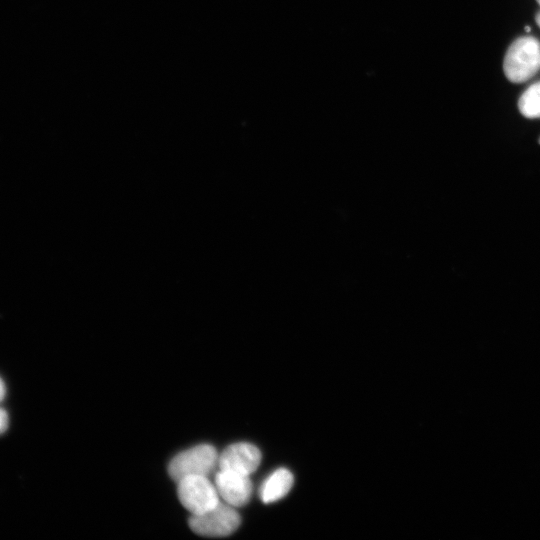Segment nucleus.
<instances>
[{
  "label": "nucleus",
  "mask_w": 540,
  "mask_h": 540,
  "mask_svg": "<svg viewBox=\"0 0 540 540\" xmlns=\"http://www.w3.org/2000/svg\"><path fill=\"white\" fill-rule=\"evenodd\" d=\"M540 68V43L534 37H520L508 48L503 70L508 80L522 83L532 78Z\"/></svg>",
  "instance_id": "1"
},
{
  "label": "nucleus",
  "mask_w": 540,
  "mask_h": 540,
  "mask_svg": "<svg viewBox=\"0 0 540 540\" xmlns=\"http://www.w3.org/2000/svg\"><path fill=\"white\" fill-rule=\"evenodd\" d=\"M9 425V417L5 409L0 407V435L3 434Z\"/></svg>",
  "instance_id": "9"
},
{
  "label": "nucleus",
  "mask_w": 540,
  "mask_h": 540,
  "mask_svg": "<svg viewBox=\"0 0 540 540\" xmlns=\"http://www.w3.org/2000/svg\"><path fill=\"white\" fill-rule=\"evenodd\" d=\"M177 483L178 498L191 515L203 513L220 502L215 484L207 476H189Z\"/></svg>",
  "instance_id": "4"
},
{
  "label": "nucleus",
  "mask_w": 540,
  "mask_h": 540,
  "mask_svg": "<svg viewBox=\"0 0 540 540\" xmlns=\"http://www.w3.org/2000/svg\"><path fill=\"white\" fill-rule=\"evenodd\" d=\"M536 22H537V24H538L539 27H540V13H539V14L537 15V17H536Z\"/></svg>",
  "instance_id": "11"
},
{
  "label": "nucleus",
  "mask_w": 540,
  "mask_h": 540,
  "mask_svg": "<svg viewBox=\"0 0 540 540\" xmlns=\"http://www.w3.org/2000/svg\"><path fill=\"white\" fill-rule=\"evenodd\" d=\"M260 462V450L255 445L245 442L228 446L218 457L219 469L246 475L253 473Z\"/></svg>",
  "instance_id": "6"
},
{
  "label": "nucleus",
  "mask_w": 540,
  "mask_h": 540,
  "mask_svg": "<svg viewBox=\"0 0 540 540\" xmlns=\"http://www.w3.org/2000/svg\"><path fill=\"white\" fill-rule=\"evenodd\" d=\"M241 519L235 507L219 502L213 508L191 515V530L205 537H224L233 533L240 525Z\"/></svg>",
  "instance_id": "3"
},
{
  "label": "nucleus",
  "mask_w": 540,
  "mask_h": 540,
  "mask_svg": "<svg viewBox=\"0 0 540 540\" xmlns=\"http://www.w3.org/2000/svg\"><path fill=\"white\" fill-rule=\"evenodd\" d=\"M521 114L527 118H540V82L528 87L518 101Z\"/></svg>",
  "instance_id": "8"
},
{
  "label": "nucleus",
  "mask_w": 540,
  "mask_h": 540,
  "mask_svg": "<svg viewBox=\"0 0 540 540\" xmlns=\"http://www.w3.org/2000/svg\"><path fill=\"white\" fill-rule=\"evenodd\" d=\"M293 475L280 468L271 473L260 488V497L264 503H271L283 498L292 488Z\"/></svg>",
  "instance_id": "7"
},
{
  "label": "nucleus",
  "mask_w": 540,
  "mask_h": 540,
  "mask_svg": "<svg viewBox=\"0 0 540 540\" xmlns=\"http://www.w3.org/2000/svg\"><path fill=\"white\" fill-rule=\"evenodd\" d=\"M6 395V386L3 379L0 377V403L4 400Z\"/></svg>",
  "instance_id": "10"
},
{
  "label": "nucleus",
  "mask_w": 540,
  "mask_h": 540,
  "mask_svg": "<svg viewBox=\"0 0 540 540\" xmlns=\"http://www.w3.org/2000/svg\"><path fill=\"white\" fill-rule=\"evenodd\" d=\"M218 457L213 446L197 445L177 454L168 465V473L176 482L189 476H208L218 466Z\"/></svg>",
  "instance_id": "2"
},
{
  "label": "nucleus",
  "mask_w": 540,
  "mask_h": 540,
  "mask_svg": "<svg viewBox=\"0 0 540 540\" xmlns=\"http://www.w3.org/2000/svg\"><path fill=\"white\" fill-rule=\"evenodd\" d=\"M537 1H538V3L540 4V0H537Z\"/></svg>",
  "instance_id": "12"
},
{
  "label": "nucleus",
  "mask_w": 540,
  "mask_h": 540,
  "mask_svg": "<svg viewBox=\"0 0 540 540\" xmlns=\"http://www.w3.org/2000/svg\"><path fill=\"white\" fill-rule=\"evenodd\" d=\"M215 487L219 497L235 508L247 504L253 490L249 475L221 469L215 476Z\"/></svg>",
  "instance_id": "5"
}]
</instances>
